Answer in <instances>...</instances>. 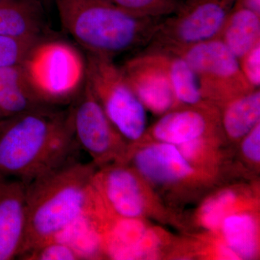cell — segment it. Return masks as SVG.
Here are the masks:
<instances>
[{"label": "cell", "instance_id": "f1b7e54d", "mask_svg": "<svg viewBox=\"0 0 260 260\" xmlns=\"http://www.w3.org/2000/svg\"><path fill=\"white\" fill-rule=\"evenodd\" d=\"M30 1L34 2V3H37V4L43 5L47 4L49 2H53V0H30Z\"/></svg>", "mask_w": 260, "mask_h": 260}, {"label": "cell", "instance_id": "e0dca14e", "mask_svg": "<svg viewBox=\"0 0 260 260\" xmlns=\"http://www.w3.org/2000/svg\"><path fill=\"white\" fill-rule=\"evenodd\" d=\"M216 39L239 59L260 42V15L234 5Z\"/></svg>", "mask_w": 260, "mask_h": 260}, {"label": "cell", "instance_id": "ba28073f", "mask_svg": "<svg viewBox=\"0 0 260 260\" xmlns=\"http://www.w3.org/2000/svg\"><path fill=\"white\" fill-rule=\"evenodd\" d=\"M69 111L77 144L91 157L95 167L124 160L126 141L109 120L86 82Z\"/></svg>", "mask_w": 260, "mask_h": 260}, {"label": "cell", "instance_id": "8992f818", "mask_svg": "<svg viewBox=\"0 0 260 260\" xmlns=\"http://www.w3.org/2000/svg\"><path fill=\"white\" fill-rule=\"evenodd\" d=\"M172 54L185 59L198 79L203 99L214 105H223L256 89L244 77L237 56L218 39L193 44Z\"/></svg>", "mask_w": 260, "mask_h": 260}, {"label": "cell", "instance_id": "5bb4252c", "mask_svg": "<svg viewBox=\"0 0 260 260\" xmlns=\"http://www.w3.org/2000/svg\"><path fill=\"white\" fill-rule=\"evenodd\" d=\"M104 232V251L114 259H140L156 254L160 239L139 218H116Z\"/></svg>", "mask_w": 260, "mask_h": 260}, {"label": "cell", "instance_id": "d4e9b609", "mask_svg": "<svg viewBox=\"0 0 260 260\" xmlns=\"http://www.w3.org/2000/svg\"><path fill=\"white\" fill-rule=\"evenodd\" d=\"M20 259L29 260H80V256L68 244L56 239L49 241L25 253Z\"/></svg>", "mask_w": 260, "mask_h": 260}, {"label": "cell", "instance_id": "83f0119b", "mask_svg": "<svg viewBox=\"0 0 260 260\" xmlns=\"http://www.w3.org/2000/svg\"><path fill=\"white\" fill-rule=\"evenodd\" d=\"M234 5L246 8L260 15V0H236Z\"/></svg>", "mask_w": 260, "mask_h": 260}, {"label": "cell", "instance_id": "7a4b0ae2", "mask_svg": "<svg viewBox=\"0 0 260 260\" xmlns=\"http://www.w3.org/2000/svg\"><path fill=\"white\" fill-rule=\"evenodd\" d=\"M93 164L77 159L27 185V230L23 256L54 238L95 206Z\"/></svg>", "mask_w": 260, "mask_h": 260}, {"label": "cell", "instance_id": "ac0fdd59", "mask_svg": "<svg viewBox=\"0 0 260 260\" xmlns=\"http://www.w3.org/2000/svg\"><path fill=\"white\" fill-rule=\"evenodd\" d=\"M100 215L95 209L81 215L54 239L74 249L80 259H95L104 251V230Z\"/></svg>", "mask_w": 260, "mask_h": 260}, {"label": "cell", "instance_id": "9a60e30c", "mask_svg": "<svg viewBox=\"0 0 260 260\" xmlns=\"http://www.w3.org/2000/svg\"><path fill=\"white\" fill-rule=\"evenodd\" d=\"M47 106L32 88L22 64L0 68V112L4 117Z\"/></svg>", "mask_w": 260, "mask_h": 260}, {"label": "cell", "instance_id": "484cf974", "mask_svg": "<svg viewBox=\"0 0 260 260\" xmlns=\"http://www.w3.org/2000/svg\"><path fill=\"white\" fill-rule=\"evenodd\" d=\"M238 59L242 73L248 82L254 88H259L260 42Z\"/></svg>", "mask_w": 260, "mask_h": 260}, {"label": "cell", "instance_id": "4dcf8cb0", "mask_svg": "<svg viewBox=\"0 0 260 260\" xmlns=\"http://www.w3.org/2000/svg\"><path fill=\"white\" fill-rule=\"evenodd\" d=\"M7 1V0H0V3H3V2Z\"/></svg>", "mask_w": 260, "mask_h": 260}, {"label": "cell", "instance_id": "277c9868", "mask_svg": "<svg viewBox=\"0 0 260 260\" xmlns=\"http://www.w3.org/2000/svg\"><path fill=\"white\" fill-rule=\"evenodd\" d=\"M21 64L32 88L49 106L75 100L85 85V58L63 41L39 40Z\"/></svg>", "mask_w": 260, "mask_h": 260}, {"label": "cell", "instance_id": "7402d4cb", "mask_svg": "<svg viewBox=\"0 0 260 260\" xmlns=\"http://www.w3.org/2000/svg\"><path fill=\"white\" fill-rule=\"evenodd\" d=\"M120 9L139 16L164 18L179 8L181 0H104Z\"/></svg>", "mask_w": 260, "mask_h": 260}, {"label": "cell", "instance_id": "f546056e", "mask_svg": "<svg viewBox=\"0 0 260 260\" xmlns=\"http://www.w3.org/2000/svg\"><path fill=\"white\" fill-rule=\"evenodd\" d=\"M4 117V116H3V114H2V113L0 112V119H2V118H3Z\"/></svg>", "mask_w": 260, "mask_h": 260}, {"label": "cell", "instance_id": "8fae6325", "mask_svg": "<svg viewBox=\"0 0 260 260\" xmlns=\"http://www.w3.org/2000/svg\"><path fill=\"white\" fill-rule=\"evenodd\" d=\"M184 107L174 108L162 114L150 129L154 139L179 146L205 138L220 121V113L212 103Z\"/></svg>", "mask_w": 260, "mask_h": 260}, {"label": "cell", "instance_id": "ffe728a7", "mask_svg": "<svg viewBox=\"0 0 260 260\" xmlns=\"http://www.w3.org/2000/svg\"><path fill=\"white\" fill-rule=\"evenodd\" d=\"M221 229L224 243L239 259H251L257 254V223L248 213H234L223 219Z\"/></svg>", "mask_w": 260, "mask_h": 260}, {"label": "cell", "instance_id": "3957f363", "mask_svg": "<svg viewBox=\"0 0 260 260\" xmlns=\"http://www.w3.org/2000/svg\"><path fill=\"white\" fill-rule=\"evenodd\" d=\"M64 30L88 54L114 59L148 46L162 18L139 16L104 0H53Z\"/></svg>", "mask_w": 260, "mask_h": 260}, {"label": "cell", "instance_id": "44dd1931", "mask_svg": "<svg viewBox=\"0 0 260 260\" xmlns=\"http://www.w3.org/2000/svg\"><path fill=\"white\" fill-rule=\"evenodd\" d=\"M156 51L160 56L180 105H196L207 102L202 96L198 79L185 59L166 51Z\"/></svg>", "mask_w": 260, "mask_h": 260}, {"label": "cell", "instance_id": "4fadbf2b", "mask_svg": "<svg viewBox=\"0 0 260 260\" xmlns=\"http://www.w3.org/2000/svg\"><path fill=\"white\" fill-rule=\"evenodd\" d=\"M135 170L158 184H170L194 174V169L177 145L158 143L143 147L133 157Z\"/></svg>", "mask_w": 260, "mask_h": 260}, {"label": "cell", "instance_id": "5b68a950", "mask_svg": "<svg viewBox=\"0 0 260 260\" xmlns=\"http://www.w3.org/2000/svg\"><path fill=\"white\" fill-rule=\"evenodd\" d=\"M85 82L107 117L126 141L135 143L146 133V109L113 59L87 53Z\"/></svg>", "mask_w": 260, "mask_h": 260}, {"label": "cell", "instance_id": "52a82bcc", "mask_svg": "<svg viewBox=\"0 0 260 260\" xmlns=\"http://www.w3.org/2000/svg\"><path fill=\"white\" fill-rule=\"evenodd\" d=\"M236 0H181L173 14L162 18L144 49L174 52L216 39Z\"/></svg>", "mask_w": 260, "mask_h": 260}, {"label": "cell", "instance_id": "30bf717a", "mask_svg": "<svg viewBox=\"0 0 260 260\" xmlns=\"http://www.w3.org/2000/svg\"><path fill=\"white\" fill-rule=\"evenodd\" d=\"M120 68L130 88L146 110L162 115L181 106L156 51L143 49Z\"/></svg>", "mask_w": 260, "mask_h": 260}, {"label": "cell", "instance_id": "4316f807", "mask_svg": "<svg viewBox=\"0 0 260 260\" xmlns=\"http://www.w3.org/2000/svg\"><path fill=\"white\" fill-rule=\"evenodd\" d=\"M242 150L244 156L254 162L260 161V123L242 138Z\"/></svg>", "mask_w": 260, "mask_h": 260}, {"label": "cell", "instance_id": "9c48e42d", "mask_svg": "<svg viewBox=\"0 0 260 260\" xmlns=\"http://www.w3.org/2000/svg\"><path fill=\"white\" fill-rule=\"evenodd\" d=\"M92 188L98 203L116 218H140L145 211V198L136 171L121 161L94 172Z\"/></svg>", "mask_w": 260, "mask_h": 260}, {"label": "cell", "instance_id": "7c38bea8", "mask_svg": "<svg viewBox=\"0 0 260 260\" xmlns=\"http://www.w3.org/2000/svg\"><path fill=\"white\" fill-rule=\"evenodd\" d=\"M26 188L18 180L0 181V260L19 258L27 230Z\"/></svg>", "mask_w": 260, "mask_h": 260}, {"label": "cell", "instance_id": "603a6c76", "mask_svg": "<svg viewBox=\"0 0 260 260\" xmlns=\"http://www.w3.org/2000/svg\"><path fill=\"white\" fill-rule=\"evenodd\" d=\"M237 201V194L234 191L223 190L206 200L200 208V220L205 229L209 230L220 229L223 219Z\"/></svg>", "mask_w": 260, "mask_h": 260}, {"label": "cell", "instance_id": "d6986e66", "mask_svg": "<svg viewBox=\"0 0 260 260\" xmlns=\"http://www.w3.org/2000/svg\"><path fill=\"white\" fill-rule=\"evenodd\" d=\"M221 107L220 121L225 134L231 139H242L260 123L259 88L235 98Z\"/></svg>", "mask_w": 260, "mask_h": 260}, {"label": "cell", "instance_id": "cb8c5ba5", "mask_svg": "<svg viewBox=\"0 0 260 260\" xmlns=\"http://www.w3.org/2000/svg\"><path fill=\"white\" fill-rule=\"evenodd\" d=\"M40 39H21L0 36V68L21 64Z\"/></svg>", "mask_w": 260, "mask_h": 260}, {"label": "cell", "instance_id": "6da1fadb", "mask_svg": "<svg viewBox=\"0 0 260 260\" xmlns=\"http://www.w3.org/2000/svg\"><path fill=\"white\" fill-rule=\"evenodd\" d=\"M70 111L47 106L0 119V181L26 185L76 159Z\"/></svg>", "mask_w": 260, "mask_h": 260}, {"label": "cell", "instance_id": "2e32d148", "mask_svg": "<svg viewBox=\"0 0 260 260\" xmlns=\"http://www.w3.org/2000/svg\"><path fill=\"white\" fill-rule=\"evenodd\" d=\"M43 7L30 0L0 3V36L15 39H40L44 28Z\"/></svg>", "mask_w": 260, "mask_h": 260}]
</instances>
